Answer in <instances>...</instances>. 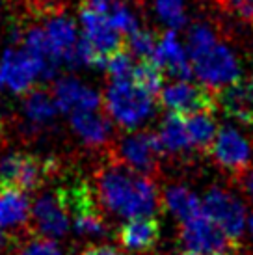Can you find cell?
I'll use <instances>...</instances> for the list:
<instances>
[{
	"label": "cell",
	"instance_id": "13",
	"mask_svg": "<svg viewBox=\"0 0 253 255\" xmlns=\"http://www.w3.org/2000/svg\"><path fill=\"white\" fill-rule=\"evenodd\" d=\"M52 97L56 103L58 110L73 114L77 112H97L103 107L101 93L93 88L80 82L77 77H62L54 82Z\"/></svg>",
	"mask_w": 253,
	"mask_h": 255
},
{
	"label": "cell",
	"instance_id": "34",
	"mask_svg": "<svg viewBox=\"0 0 253 255\" xmlns=\"http://www.w3.org/2000/svg\"><path fill=\"white\" fill-rule=\"evenodd\" d=\"M244 184H246L248 194L253 198V168H250V170H248V173L244 175Z\"/></svg>",
	"mask_w": 253,
	"mask_h": 255
},
{
	"label": "cell",
	"instance_id": "20",
	"mask_svg": "<svg viewBox=\"0 0 253 255\" xmlns=\"http://www.w3.org/2000/svg\"><path fill=\"white\" fill-rule=\"evenodd\" d=\"M218 105L225 116L240 121L244 125L253 123V92L252 88L242 82L225 88L218 92Z\"/></svg>",
	"mask_w": 253,
	"mask_h": 255
},
{
	"label": "cell",
	"instance_id": "22",
	"mask_svg": "<svg viewBox=\"0 0 253 255\" xmlns=\"http://www.w3.org/2000/svg\"><path fill=\"white\" fill-rule=\"evenodd\" d=\"M164 205L175 218L181 220V224L203 214L199 198L181 184H171L164 190Z\"/></svg>",
	"mask_w": 253,
	"mask_h": 255
},
{
	"label": "cell",
	"instance_id": "24",
	"mask_svg": "<svg viewBox=\"0 0 253 255\" xmlns=\"http://www.w3.org/2000/svg\"><path fill=\"white\" fill-rule=\"evenodd\" d=\"M136 86H140L143 92H147L149 95H160L162 84H164V73L153 60H141L140 64L134 65L132 77H130Z\"/></svg>",
	"mask_w": 253,
	"mask_h": 255
},
{
	"label": "cell",
	"instance_id": "9",
	"mask_svg": "<svg viewBox=\"0 0 253 255\" xmlns=\"http://www.w3.org/2000/svg\"><path fill=\"white\" fill-rule=\"evenodd\" d=\"M37 78H41V67L26 50L7 47L0 56V90L26 95L34 90Z\"/></svg>",
	"mask_w": 253,
	"mask_h": 255
},
{
	"label": "cell",
	"instance_id": "35",
	"mask_svg": "<svg viewBox=\"0 0 253 255\" xmlns=\"http://www.w3.org/2000/svg\"><path fill=\"white\" fill-rule=\"evenodd\" d=\"M49 2H50V9H52V11H58V6H60L62 0H49Z\"/></svg>",
	"mask_w": 253,
	"mask_h": 255
},
{
	"label": "cell",
	"instance_id": "33",
	"mask_svg": "<svg viewBox=\"0 0 253 255\" xmlns=\"http://www.w3.org/2000/svg\"><path fill=\"white\" fill-rule=\"evenodd\" d=\"M11 244H13V237L4 229H0V250H6Z\"/></svg>",
	"mask_w": 253,
	"mask_h": 255
},
{
	"label": "cell",
	"instance_id": "5",
	"mask_svg": "<svg viewBox=\"0 0 253 255\" xmlns=\"http://www.w3.org/2000/svg\"><path fill=\"white\" fill-rule=\"evenodd\" d=\"M203 214L224 231V235L237 246L246 227V209L235 194L225 188L212 186L201 201Z\"/></svg>",
	"mask_w": 253,
	"mask_h": 255
},
{
	"label": "cell",
	"instance_id": "40",
	"mask_svg": "<svg viewBox=\"0 0 253 255\" xmlns=\"http://www.w3.org/2000/svg\"><path fill=\"white\" fill-rule=\"evenodd\" d=\"M179 255H190V254H179Z\"/></svg>",
	"mask_w": 253,
	"mask_h": 255
},
{
	"label": "cell",
	"instance_id": "19",
	"mask_svg": "<svg viewBox=\"0 0 253 255\" xmlns=\"http://www.w3.org/2000/svg\"><path fill=\"white\" fill-rule=\"evenodd\" d=\"M156 140L160 143V149L164 155H183L192 151L188 128H186V118L179 114L169 112L158 125Z\"/></svg>",
	"mask_w": 253,
	"mask_h": 255
},
{
	"label": "cell",
	"instance_id": "39",
	"mask_svg": "<svg viewBox=\"0 0 253 255\" xmlns=\"http://www.w3.org/2000/svg\"><path fill=\"white\" fill-rule=\"evenodd\" d=\"M250 88H252V92H253V77H252V82H250Z\"/></svg>",
	"mask_w": 253,
	"mask_h": 255
},
{
	"label": "cell",
	"instance_id": "4",
	"mask_svg": "<svg viewBox=\"0 0 253 255\" xmlns=\"http://www.w3.org/2000/svg\"><path fill=\"white\" fill-rule=\"evenodd\" d=\"M56 160L28 153H9L0 160V188L34 192L54 175Z\"/></svg>",
	"mask_w": 253,
	"mask_h": 255
},
{
	"label": "cell",
	"instance_id": "3",
	"mask_svg": "<svg viewBox=\"0 0 253 255\" xmlns=\"http://www.w3.org/2000/svg\"><path fill=\"white\" fill-rule=\"evenodd\" d=\"M153 95L128 80H114L106 88L105 107L112 120L123 128H136L153 116Z\"/></svg>",
	"mask_w": 253,
	"mask_h": 255
},
{
	"label": "cell",
	"instance_id": "29",
	"mask_svg": "<svg viewBox=\"0 0 253 255\" xmlns=\"http://www.w3.org/2000/svg\"><path fill=\"white\" fill-rule=\"evenodd\" d=\"M132 71H134L132 56L125 49L116 52L106 62V73H108V77L112 78V82L114 80H128V78L132 77Z\"/></svg>",
	"mask_w": 253,
	"mask_h": 255
},
{
	"label": "cell",
	"instance_id": "17",
	"mask_svg": "<svg viewBox=\"0 0 253 255\" xmlns=\"http://www.w3.org/2000/svg\"><path fill=\"white\" fill-rule=\"evenodd\" d=\"M71 128L88 147H103L110 142V136H112L110 120L101 110L73 114Z\"/></svg>",
	"mask_w": 253,
	"mask_h": 255
},
{
	"label": "cell",
	"instance_id": "8",
	"mask_svg": "<svg viewBox=\"0 0 253 255\" xmlns=\"http://www.w3.org/2000/svg\"><path fill=\"white\" fill-rule=\"evenodd\" d=\"M164 155L160 143L155 134L151 132H130L123 136L116 147V158L118 162L126 166L128 170L136 171L140 175L151 177V173L156 171L158 158Z\"/></svg>",
	"mask_w": 253,
	"mask_h": 255
},
{
	"label": "cell",
	"instance_id": "32",
	"mask_svg": "<svg viewBox=\"0 0 253 255\" xmlns=\"http://www.w3.org/2000/svg\"><path fill=\"white\" fill-rule=\"evenodd\" d=\"M80 255H121V254L116 248H112V246L97 244V246H88Z\"/></svg>",
	"mask_w": 253,
	"mask_h": 255
},
{
	"label": "cell",
	"instance_id": "2",
	"mask_svg": "<svg viewBox=\"0 0 253 255\" xmlns=\"http://www.w3.org/2000/svg\"><path fill=\"white\" fill-rule=\"evenodd\" d=\"M186 52L199 84L212 92H222L240 82L239 58L224 41H220L216 30L207 22H196L186 34Z\"/></svg>",
	"mask_w": 253,
	"mask_h": 255
},
{
	"label": "cell",
	"instance_id": "25",
	"mask_svg": "<svg viewBox=\"0 0 253 255\" xmlns=\"http://www.w3.org/2000/svg\"><path fill=\"white\" fill-rule=\"evenodd\" d=\"M155 13L169 30H179L186 24V2L184 0H153Z\"/></svg>",
	"mask_w": 253,
	"mask_h": 255
},
{
	"label": "cell",
	"instance_id": "31",
	"mask_svg": "<svg viewBox=\"0 0 253 255\" xmlns=\"http://www.w3.org/2000/svg\"><path fill=\"white\" fill-rule=\"evenodd\" d=\"M216 2L224 11L237 15L239 19L253 24V0H216Z\"/></svg>",
	"mask_w": 253,
	"mask_h": 255
},
{
	"label": "cell",
	"instance_id": "26",
	"mask_svg": "<svg viewBox=\"0 0 253 255\" xmlns=\"http://www.w3.org/2000/svg\"><path fill=\"white\" fill-rule=\"evenodd\" d=\"M106 15H108V19H110V22L114 24V28L120 32L121 36L125 34L126 37L132 36V34H136L140 28V22H138V17L132 13V9L126 6L125 2H116L108 11H106Z\"/></svg>",
	"mask_w": 253,
	"mask_h": 255
},
{
	"label": "cell",
	"instance_id": "36",
	"mask_svg": "<svg viewBox=\"0 0 253 255\" xmlns=\"http://www.w3.org/2000/svg\"><path fill=\"white\" fill-rule=\"evenodd\" d=\"M248 227H250V233L253 237V213L250 214V218H248Z\"/></svg>",
	"mask_w": 253,
	"mask_h": 255
},
{
	"label": "cell",
	"instance_id": "38",
	"mask_svg": "<svg viewBox=\"0 0 253 255\" xmlns=\"http://www.w3.org/2000/svg\"><path fill=\"white\" fill-rule=\"evenodd\" d=\"M2 6H4V0H0V11H2Z\"/></svg>",
	"mask_w": 253,
	"mask_h": 255
},
{
	"label": "cell",
	"instance_id": "1",
	"mask_svg": "<svg viewBox=\"0 0 253 255\" xmlns=\"http://www.w3.org/2000/svg\"><path fill=\"white\" fill-rule=\"evenodd\" d=\"M97 192L110 213L126 220L155 216L158 207V194L151 177L128 170L116 158L97 171Z\"/></svg>",
	"mask_w": 253,
	"mask_h": 255
},
{
	"label": "cell",
	"instance_id": "23",
	"mask_svg": "<svg viewBox=\"0 0 253 255\" xmlns=\"http://www.w3.org/2000/svg\"><path fill=\"white\" fill-rule=\"evenodd\" d=\"M186 128H188L190 142L192 147L201 153H211L212 143L216 140L218 128H216V121L212 118L211 112L194 114L186 118Z\"/></svg>",
	"mask_w": 253,
	"mask_h": 255
},
{
	"label": "cell",
	"instance_id": "28",
	"mask_svg": "<svg viewBox=\"0 0 253 255\" xmlns=\"http://www.w3.org/2000/svg\"><path fill=\"white\" fill-rule=\"evenodd\" d=\"M126 43H128V49L132 52V56H138L140 60H153L158 39L153 32L138 30L136 34L126 37Z\"/></svg>",
	"mask_w": 253,
	"mask_h": 255
},
{
	"label": "cell",
	"instance_id": "14",
	"mask_svg": "<svg viewBox=\"0 0 253 255\" xmlns=\"http://www.w3.org/2000/svg\"><path fill=\"white\" fill-rule=\"evenodd\" d=\"M43 30H45L47 39H49L50 47L58 56V60L71 67L75 49L80 41L75 21L62 11H49L45 24H43Z\"/></svg>",
	"mask_w": 253,
	"mask_h": 255
},
{
	"label": "cell",
	"instance_id": "27",
	"mask_svg": "<svg viewBox=\"0 0 253 255\" xmlns=\"http://www.w3.org/2000/svg\"><path fill=\"white\" fill-rule=\"evenodd\" d=\"M73 227H75V233L78 237H84V239H101V237H106V233H108L101 211L86 213L73 218Z\"/></svg>",
	"mask_w": 253,
	"mask_h": 255
},
{
	"label": "cell",
	"instance_id": "11",
	"mask_svg": "<svg viewBox=\"0 0 253 255\" xmlns=\"http://www.w3.org/2000/svg\"><path fill=\"white\" fill-rule=\"evenodd\" d=\"M80 24L82 37L105 58H110L123 50V37L114 28L108 15L93 9L88 2L80 6Z\"/></svg>",
	"mask_w": 253,
	"mask_h": 255
},
{
	"label": "cell",
	"instance_id": "30",
	"mask_svg": "<svg viewBox=\"0 0 253 255\" xmlns=\"http://www.w3.org/2000/svg\"><path fill=\"white\" fill-rule=\"evenodd\" d=\"M17 255H63V254H62V250L56 246L54 241L37 237V239H32V241L26 242V244L17 252Z\"/></svg>",
	"mask_w": 253,
	"mask_h": 255
},
{
	"label": "cell",
	"instance_id": "18",
	"mask_svg": "<svg viewBox=\"0 0 253 255\" xmlns=\"http://www.w3.org/2000/svg\"><path fill=\"white\" fill-rule=\"evenodd\" d=\"M22 118L30 130H43L56 120L58 107L54 97L41 88H34L22 99Z\"/></svg>",
	"mask_w": 253,
	"mask_h": 255
},
{
	"label": "cell",
	"instance_id": "21",
	"mask_svg": "<svg viewBox=\"0 0 253 255\" xmlns=\"http://www.w3.org/2000/svg\"><path fill=\"white\" fill-rule=\"evenodd\" d=\"M32 207L24 192L0 188V229H13L28 222Z\"/></svg>",
	"mask_w": 253,
	"mask_h": 255
},
{
	"label": "cell",
	"instance_id": "7",
	"mask_svg": "<svg viewBox=\"0 0 253 255\" xmlns=\"http://www.w3.org/2000/svg\"><path fill=\"white\" fill-rule=\"evenodd\" d=\"M181 242L190 255H231L235 250V244L205 214L181 224Z\"/></svg>",
	"mask_w": 253,
	"mask_h": 255
},
{
	"label": "cell",
	"instance_id": "15",
	"mask_svg": "<svg viewBox=\"0 0 253 255\" xmlns=\"http://www.w3.org/2000/svg\"><path fill=\"white\" fill-rule=\"evenodd\" d=\"M153 62L160 67L162 73H168L169 77L177 78V80H190V77L194 75L188 52L179 43L173 30H166L158 37Z\"/></svg>",
	"mask_w": 253,
	"mask_h": 255
},
{
	"label": "cell",
	"instance_id": "16",
	"mask_svg": "<svg viewBox=\"0 0 253 255\" xmlns=\"http://www.w3.org/2000/svg\"><path fill=\"white\" fill-rule=\"evenodd\" d=\"M121 246L128 252H147L155 248L160 239V224L155 216L126 220L118 233Z\"/></svg>",
	"mask_w": 253,
	"mask_h": 255
},
{
	"label": "cell",
	"instance_id": "37",
	"mask_svg": "<svg viewBox=\"0 0 253 255\" xmlns=\"http://www.w3.org/2000/svg\"><path fill=\"white\" fill-rule=\"evenodd\" d=\"M4 132V123H2V116H0V136Z\"/></svg>",
	"mask_w": 253,
	"mask_h": 255
},
{
	"label": "cell",
	"instance_id": "12",
	"mask_svg": "<svg viewBox=\"0 0 253 255\" xmlns=\"http://www.w3.org/2000/svg\"><path fill=\"white\" fill-rule=\"evenodd\" d=\"M32 222L34 229L43 239H62L69 231V213L65 211L58 192L41 194L32 205Z\"/></svg>",
	"mask_w": 253,
	"mask_h": 255
},
{
	"label": "cell",
	"instance_id": "10",
	"mask_svg": "<svg viewBox=\"0 0 253 255\" xmlns=\"http://www.w3.org/2000/svg\"><path fill=\"white\" fill-rule=\"evenodd\" d=\"M211 155L220 168L239 177H244L252 168V145L237 128L229 125L218 130Z\"/></svg>",
	"mask_w": 253,
	"mask_h": 255
},
{
	"label": "cell",
	"instance_id": "6",
	"mask_svg": "<svg viewBox=\"0 0 253 255\" xmlns=\"http://www.w3.org/2000/svg\"><path fill=\"white\" fill-rule=\"evenodd\" d=\"M160 101L169 112L188 118L194 114L214 112L218 107V93L203 84H196L190 80H177L162 88Z\"/></svg>",
	"mask_w": 253,
	"mask_h": 255
}]
</instances>
